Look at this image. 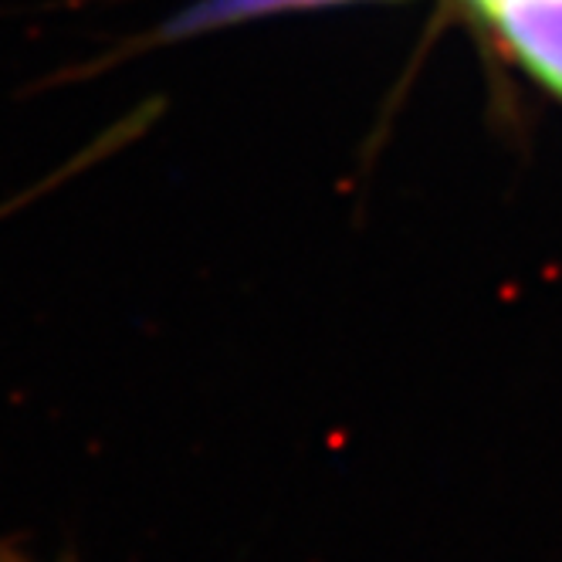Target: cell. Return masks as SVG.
Returning <instances> with one entry per match:
<instances>
[{"mask_svg": "<svg viewBox=\"0 0 562 562\" xmlns=\"http://www.w3.org/2000/svg\"><path fill=\"white\" fill-rule=\"evenodd\" d=\"M339 4H356V0H193V4L173 14V21L164 27V37H193L278 14H302Z\"/></svg>", "mask_w": 562, "mask_h": 562, "instance_id": "6da1fadb", "label": "cell"}]
</instances>
